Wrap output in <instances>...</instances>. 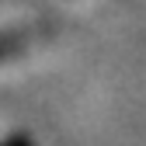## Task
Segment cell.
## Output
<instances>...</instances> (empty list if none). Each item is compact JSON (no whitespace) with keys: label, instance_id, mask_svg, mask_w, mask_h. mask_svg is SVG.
<instances>
[{"label":"cell","instance_id":"obj_2","mask_svg":"<svg viewBox=\"0 0 146 146\" xmlns=\"http://www.w3.org/2000/svg\"><path fill=\"white\" fill-rule=\"evenodd\" d=\"M0 146H35V139L25 136V132H14V136H7V139H0Z\"/></svg>","mask_w":146,"mask_h":146},{"label":"cell","instance_id":"obj_1","mask_svg":"<svg viewBox=\"0 0 146 146\" xmlns=\"http://www.w3.org/2000/svg\"><path fill=\"white\" fill-rule=\"evenodd\" d=\"M49 38H52V28H45V25H21V28L0 31V63H11L17 56H25V52L45 45Z\"/></svg>","mask_w":146,"mask_h":146}]
</instances>
